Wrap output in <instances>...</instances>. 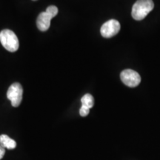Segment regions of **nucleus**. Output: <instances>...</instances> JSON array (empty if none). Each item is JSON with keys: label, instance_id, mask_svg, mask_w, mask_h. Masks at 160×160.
I'll return each instance as SVG.
<instances>
[{"label": "nucleus", "instance_id": "8", "mask_svg": "<svg viewBox=\"0 0 160 160\" xmlns=\"http://www.w3.org/2000/svg\"><path fill=\"white\" fill-rule=\"evenodd\" d=\"M82 105L85 106V107L88 108L89 109L92 108L94 105V99H93V96L87 93V94L84 95L81 99Z\"/></svg>", "mask_w": 160, "mask_h": 160}, {"label": "nucleus", "instance_id": "1", "mask_svg": "<svg viewBox=\"0 0 160 160\" xmlns=\"http://www.w3.org/2000/svg\"><path fill=\"white\" fill-rule=\"evenodd\" d=\"M153 8V0H137L132 8V17L137 21H141L147 17Z\"/></svg>", "mask_w": 160, "mask_h": 160}, {"label": "nucleus", "instance_id": "11", "mask_svg": "<svg viewBox=\"0 0 160 160\" xmlns=\"http://www.w3.org/2000/svg\"><path fill=\"white\" fill-rule=\"evenodd\" d=\"M5 148H3L2 146L0 145V159H2L4 156H5Z\"/></svg>", "mask_w": 160, "mask_h": 160}, {"label": "nucleus", "instance_id": "6", "mask_svg": "<svg viewBox=\"0 0 160 160\" xmlns=\"http://www.w3.org/2000/svg\"><path fill=\"white\" fill-rule=\"evenodd\" d=\"M52 18L53 17L46 11L40 13L37 19L38 29L41 31H48L49 29L50 25H51V20Z\"/></svg>", "mask_w": 160, "mask_h": 160}, {"label": "nucleus", "instance_id": "9", "mask_svg": "<svg viewBox=\"0 0 160 160\" xmlns=\"http://www.w3.org/2000/svg\"><path fill=\"white\" fill-rule=\"evenodd\" d=\"M45 11L47 12V13H48L53 18L57 15L58 12H59V10H58L57 7H56V6L51 5L49 6V7H48V8L46 9Z\"/></svg>", "mask_w": 160, "mask_h": 160}, {"label": "nucleus", "instance_id": "12", "mask_svg": "<svg viewBox=\"0 0 160 160\" xmlns=\"http://www.w3.org/2000/svg\"><path fill=\"white\" fill-rule=\"evenodd\" d=\"M33 1H37V0H33Z\"/></svg>", "mask_w": 160, "mask_h": 160}, {"label": "nucleus", "instance_id": "2", "mask_svg": "<svg viewBox=\"0 0 160 160\" xmlns=\"http://www.w3.org/2000/svg\"><path fill=\"white\" fill-rule=\"evenodd\" d=\"M0 42L10 52H15L19 49V39L17 35L11 30L5 29L0 32Z\"/></svg>", "mask_w": 160, "mask_h": 160}, {"label": "nucleus", "instance_id": "7", "mask_svg": "<svg viewBox=\"0 0 160 160\" xmlns=\"http://www.w3.org/2000/svg\"><path fill=\"white\" fill-rule=\"evenodd\" d=\"M0 145L8 149H14L17 147L15 140L10 138L8 136L2 134L0 136Z\"/></svg>", "mask_w": 160, "mask_h": 160}, {"label": "nucleus", "instance_id": "3", "mask_svg": "<svg viewBox=\"0 0 160 160\" xmlns=\"http://www.w3.org/2000/svg\"><path fill=\"white\" fill-rule=\"evenodd\" d=\"M23 89L19 83L15 82L10 86L7 92V97L11 102L13 107H18L22 100Z\"/></svg>", "mask_w": 160, "mask_h": 160}, {"label": "nucleus", "instance_id": "10", "mask_svg": "<svg viewBox=\"0 0 160 160\" xmlns=\"http://www.w3.org/2000/svg\"><path fill=\"white\" fill-rule=\"evenodd\" d=\"M89 112H90V109L82 105L81 108L79 110V114L81 117H87V116L89 114Z\"/></svg>", "mask_w": 160, "mask_h": 160}, {"label": "nucleus", "instance_id": "4", "mask_svg": "<svg viewBox=\"0 0 160 160\" xmlns=\"http://www.w3.org/2000/svg\"><path fill=\"white\" fill-rule=\"evenodd\" d=\"M120 78L125 85L130 88H135L141 82V77L137 71L131 69H126L122 72Z\"/></svg>", "mask_w": 160, "mask_h": 160}, {"label": "nucleus", "instance_id": "5", "mask_svg": "<svg viewBox=\"0 0 160 160\" xmlns=\"http://www.w3.org/2000/svg\"><path fill=\"white\" fill-rule=\"evenodd\" d=\"M120 24L117 20L111 19L104 23L100 29L101 35L105 38L114 37L120 31Z\"/></svg>", "mask_w": 160, "mask_h": 160}]
</instances>
